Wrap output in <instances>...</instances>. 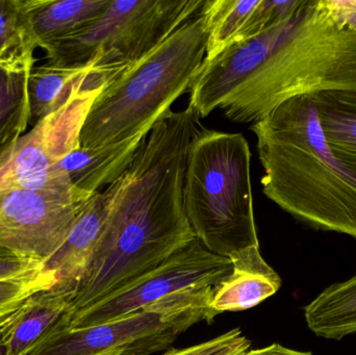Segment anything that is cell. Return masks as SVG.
Listing matches in <instances>:
<instances>
[{"label": "cell", "instance_id": "6", "mask_svg": "<svg viewBox=\"0 0 356 355\" xmlns=\"http://www.w3.org/2000/svg\"><path fill=\"white\" fill-rule=\"evenodd\" d=\"M205 0H115L79 31L45 50L49 64H91L106 85L194 17Z\"/></svg>", "mask_w": 356, "mask_h": 355}, {"label": "cell", "instance_id": "19", "mask_svg": "<svg viewBox=\"0 0 356 355\" xmlns=\"http://www.w3.org/2000/svg\"><path fill=\"white\" fill-rule=\"evenodd\" d=\"M313 96L330 150L356 175V98L332 93Z\"/></svg>", "mask_w": 356, "mask_h": 355}, {"label": "cell", "instance_id": "8", "mask_svg": "<svg viewBox=\"0 0 356 355\" xmlns=\"http://www.w3.org/2000/svg\"><path fill=\"white\" fill-rule=\"evenodd\" d=\"M232 268L229 258L213 254L195 239L154 270L68 318V327L87 329L124 318L184 288L216 286L229 274Z\"/></svg>", "mask_w": 356, "mask_h": 355}, {"label": "cell", "instance_id": "20", "mask_svg": "<svg viewBox=\"0 0 356 355\" xmlns=\"http://www.w3.org/2000/svg\"><path fill=\"white\" fill-rule=\"evenodd\" d=\"M261 0H205L203 16L207 27L204 63L215 60L240 41L241 35Z\"/></svg>", "mask_w": 356, "mask_h": 355}, {"label": "cell", "instance_id": "21", "mask_svg": "<svg viewBox=\"0 0 356 355\" xmlns=\"http://www.w3.org/2000/svg\"><path fill=\"white\" fill-rule=\"evenodd\" d=\"M58 286V277L49 271L21 279H0V318L10 314L40 292L54 289Z\"/></svg>", "mask_w": 356, "mask_h": 355}, {"label": "cell", "instance_id": "5", "mask_svg": "<svg viewBox=\"0 0 356 355\" xmlns=\"http://www.w3.org/2000/svg\"><path fill=\"white\" fill-rule=\"evenodd\" d=\"M251 152L242 133L199 127L193 135L184 202L195 238L209 251L229 258L259 247L253 210Z\"/></svg>", "mask_w": 356, "mask_h": 355}, {"label": "cell", "instance_id": "1", "mask_svg": "<svg viewBox=\"0 0 356 355\" xmlns=\"http://www.w3.org/2000/svg\"><path fill=\"white\" fill-rule=\"evenodd\" d=\"M200 127L192 106L169 110L112 183L104 231L70 302L68 318L99 304L194 241L184 202L188 147Z\"/></svg>", "mask_w": 356, "mask_h": 355}, {"label": "cell", "instance_id": "15", "mask_svg": "<svg viewBox=\"0 0 356 355\" xmlns=\"http://www.w3.org/2000/svg\"><path fill=\"white\" fill-rule=\"evenodd\" d=\"M112 0H22L31 41L45 51L102 16Z\"/></svg>", "mask_w": 356, "mask_h": 355}, {"label": "cell", "instance_id": "26", "mask_svg": "<svg viewBox=\"0 0 356 355\" xmlns=\"http://www.w3.org/2000/svg\"><path fill=\"white\" fill-rule=\"evenodd\" d=\"M104 355H121V354H104Z\"/></svg>", "mask_w": 356, "mask_h": 355}, {"label": "cell", "instance_id": "23", "mask_svg": "<svg viewBox=\"0 0 356 355\" xmlns=\"http://www.w3.org/2000/svg\"><path fill=\"white\" fill-rule=\"evenodd\" d=\"M250 347V340L241 329H234L191 347L168 350L164 355H241Z\"/></svg>", "mask_w": 356, "mask_h": 355}, {"label": "cell", "instance_id": "4", "mask_svg": "<svg viewBox=\"0 0 356 355\" xmlns=\"http://www.w3.org/2000/svg\"><path fill=\"white\" fill-rule=\"evenodd\" d=\"M207 43V22L200 10L104 85L86 116L79 146L98 147L149 133L190 91L204 63Z\"/></svg>", "mask_w": 356, "mask_h": 355}, {"label": "cell", "instance_id": "2", "mask_svg": "<svg viewBox=\"0 0 356 355\" xmlns=\"http://www.w3.org/2000/svg\"><path fill=\"white\" fill-rule=\"evenodd\" d=\"M215 79L224 115L238 123L297 96L356 98V1L305 0L290 22L227 48Z\"/></svg>", "mask_w": 356, "mask_h": 355}, {"label": "cell", "instance_id": "22", "mask_svg": "<svg viewBox=\"0 0 356 355\" xmlns=\"http://www.w3.org/2000/svg\"><path fill=\"white\" fill-rule=\"evenodd\" d=\"M35 45L25 26L22 0H0V60Z\"/></svg>", "mask_w": 356, "mask_h": 355}, {"label": "cell", "instance_id": "9", "mask_svg": "<svg viewBox=\"0 0 356 355\" xmlns=\"http://www.w3.org/2000/svg\"><path fill=\"white\" fill-rule=\"evenodd\" d=\"M68 323L66 313L29 355L154 354L170 347L178 336L199 321L142 310L87 329H70Z\"/></svg>", "mask_w": 356, "mask_h": 355}, {"label": "cell", "instance_id": "16", "mask_svg": "<svg viewBox=\"0 0 356 355\" xmlns=\"http://www.w3.org/2000/svg\"><path fill=\"white\" fill-rule=\"evenodd\" d=\"M35 46L0 60V156L19 138L31 122L29 79L35 68Z\"/></svg>", "mask_w": 356, "mask_h": 355}, {"label": "cell", "instance_id": "3", "mask_svg": "<svg viewBox=\"0 0 356 355\" xmlns=\"http://www.w3.org/2000/svg\"><path fill=\"white\" fill-rule=\"evenodd\" d=\"M250 129L264 194L313 229L356 239V175L330 150L315 97L291 98Z\"/></svg>", "mask_w": 356, "mask_h": 355}, {"label": "cell", "instance_id": "17", "mask_svg": "<svg viewBox=\"0 0 356 355\" xmlns=\"http://www.w3.org/2000/svg\"><path fill=\"white\" fill-rule=\"evenodd\" d=\"M91 64L62 66L46 63L35 67L29 79L31 122L35 125L42 119L68 102L81 90H99Z\"/></svg>", "mask_w": 356, "mask_h": 355}, {"label": "cell", "instance_id": "11", "mask_svg": "<svg viewBox=\"0 0 356 355\" xmlns=\"http://www.w3.org/2000/svg\"><path fill=\"white\" fill-rule=\"evenodd\" d=\"M111 185L76 206L74 224L60 249L44 264V271L54 273L58 286L54 289L73 295L104 231L112 201Z\"/></svg>", "mask_w": 356, "mask_h": 355}, {"label": "cell", "instance_id": "13", "mask_svg": "<svg viewBox=\"0 0 356 355\" xmlns=\"http://www.w3.org/2000/svg\"><path fill=\"white\" fill-rule=\"evenodd\" d=\"M228 258L232 271L213 287L211 306L218 315L254 308L282 287V279L266 262L259 247L246 248Z\"/></svg>", "mask_w": 356, "mask_h": 355}, {"label": "cell", "instance_id": "12", "mask_svg": "<svg viewBox=\"0 0 356 355\" xmlns=\"http://www.w3.org/2000/svg\"><path fill=\"white\" fill-rule=\"evenodd\" d=\"M149 133L142 131L124 141L98 147L79 146L67 154L58 167L68 177L76 206L122 177Z\"/></svg>", "mask_w": 356, "mask_h": 355}, {"label": "cell", "instance_id": "14", "mask_svg": "<svg viewBox=\"0 0 356 355\" xmlns=\"http://www.w3.org/2000/svg\"><path fill=\"white\" fill-rule=\"evenodd\" d=\"M71 297L60 290L40 292L0 318V355H29L68 312Z\"/></svg>", "mask_w": 356, "mask_h": 355}, {"label": "cell", "instance_id": "18", "mask_svg": "<svg viewBox=\"0 0 356 355\" xmlns=\"http://www.w3.org/2000/svg\"><path fill=\"white\" fill-rule=\"evenodd\" d=\"M305 317L309 331L323 339L356 333V275L324 290L305 306Z\"/></svg>", "mask_w": 356, "mask_h": 355}, {"label": "cell", "instance_id": "25", "mask_svg": "<svg viewBox=\"0 0 356 355\" xmlns=\"http://www.w3.org/2000/svg\"><path fill=\"white\" fill-rule=\"evenodd\" d=\"M241 355H314L312 352H299V350L291 349L280 344L274 343L257 349H249Z\"/></svg>", "mask_w": 356, "mask_h": 355}, {"label": "cell", "instance_id": "24", "mask_svg": "<svg viewBox=\"0 0 356 355\" xmlns=\"http://www.w3.org/2000/svg\"><path fill=\"white\" fill-rule=\"evenodd\" d=\"M44 271V265L0 247V279H21Z\"/></svg>", "mask_w": 356, "mask_h": 355}, {"label": "cell", "instance_id": "10", "mask_svg": "<svg viewBox=\"0 0 356 355\" xmlns=\"http://www.w3.org/2000/svg\"><path fill=\"white\" fill-rule=\"evenodd\" d=\"M76 218L70 185L0 192V247L45 264L66 241Z\"/></svg>", "mask_w": 356, "mask_h": 355}, {"label": "cell", "instance_id": "7", "mask_svg": "<svg viewBox=\"0 0 356 355\" xmlns=\"http://www.w3.org/2000/svg\"><path fill=\"white\" fill-rule=\"evenodd\" d=\"M102 89L77 92L0 156V192L10 188L46 189L70 185L58 163L79 147L86 116Z\"/></svg>", "mask_w": 356, "mask_h": 355}]
</instances>
